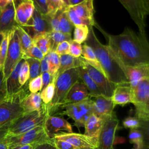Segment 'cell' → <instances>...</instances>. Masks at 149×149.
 Instances as JSON below:
<instances>
[{
	"instance_id": "58",
	"label": "cell",
	"mask_w": 149,
	"mask_h": 149,
	"mask_svg": "<svg viewBox=\"0 0 149 149\" xmlns=\"http://www.w3.org/2000/svg\"><path fill=\"white\" fill-rule=\"evenodd\" d=\"M1 8H0V15H1Z\"/></svg>"
},
{
	"instance_id": "57",
	"label": "cell",
	"mask_w": 149,
	"mask_h": 149,
	"mask_svg": "<svg viewBox=\"0 0 149 149\" xmlns=\"http://www.w3.org/2000/svg\"><path fill=\"white\" fill-rule=\"evenodd\" d=\"M143 149H149V148H146V147H143Z\"/></svg>"
},
{
	"instance_id": "1",
	"label": "cell",
	"mask_w": 149,
	"mask_h": 149,
	"mask_svg": "<svg viewBox=\"0 0 149 149\" xmlns=\"http://www.w3.org/2000/svg\"><path fill=\"white\" fill-rule=\"evenodd\" d=\"M107 45L112 56L129 66L149 64V41L131 29L126 27L118 35H108Z\"/></svg>"
},
{
	"instance_id": "36",
	"label": "cell",
	"mask_w": 149,
	"mask_h": 149,
	"mask_svg": "<svg viewBox=\"0 0 149 149\" xmlns=\"http://www.w3.org/2000/svg\"><path fill=\"white\" fill-rule=\"evenodd\" d=\"M17 29L20 36L22 49L23 54H24L33 45V41L30 36L20 26L17 25Z\"/></svg>"
},
{
	"instance_id": "27",
	"label": "cell",
	"mask_w": 149,
	"mask_h": 149,
	"mask_svg": "<svg viewBox=\"0 0 149 149\" xmlns=\"http://www.w3.org/2000/svg\"><path fill=\"white\" fill-rule=\"evenodd\" d=\"M80 80L83 82L86 86L87 90H88L90 97L93 98H97L101 95L100 91H99L97 86L88 75L87 72L83 67L78 68Z\"/></svg>"
},
{
	"instance_id": "26",
	"label": "cell",
	"mask_w": 149,
	"mask_h": 149,
	"mask_svg": "<svg viewBox=\"0 0 149 149\" xmlns=\"http://www.w3.org/2000/svg\"><path fill=\"white\" fill-rule=\"evenodd\" d=\"M44 105L45 104L43 103L41 98L40 92L36 93H30L24 98L22 102V107L24 113L39 111Z\"/></svg>"
},
{
	"instance_id": "34",
	"label": "cell",
	"mask_w": 149,
	"mask_h": 149,
	"mask_svg": "<svg viewBox=\"0 0 149 149\" xmlns=\"http://www.w3.org/2000/svg\"><path fill=\"white\" fill-rule=\"evenodd\" d=\"M47 56L49 63L48 72L53 77L56 74L59 68L60 56L55 51H50L47 54Z\"/></svg>"
},
{
	"instance_id": "48",
	"label": "cell",
	"mask_w": 149,
	"mask_h": 149,
	"mask_svg": "<svg viewBox=\"0 0 149 149\" xmlns=\"http://www.w3.org/2000/svg\"><path fill=\"white\" fill-rule=\"evenodd\" d=\"M41 75H42V90L52 82L53 80V77L50 74V73L48 72H45L41 74Z\"/></svg>"
},
{
	"instance_id": "31",
	"label": "cell",
	"mask_w": 149,
	"mask_h": 149,
	"mask_svg": "<svg viewBox=\"0 0 149 149\" xmlns=\"http://www.w3.org/2000/svg\"><path fill=\"white\" fill-rule=\"evenodd\" d=\"M33 44L38 47L45 56L50 52L51 44L48 33L36 37L33 39Z\"/></svg>"
},
{
	"instance_id": "21",
	"label": "cell",
	"mask_w": 149,
	"mask_h": 149,
	"mask_svg": "<svg viewBox=\"0 0 149 149\" xmlns=\"http://www.w3.org/2000/svg\"><path fill=\"white\" fill-rule=\"evenodd\" d=\"M17 24L15 21V5L13 1L1 10L0 33H9Z\"/></svg>"
},
{
	"instance_id": "45",
	"label": "cell",
	"mask_w": 149,
	"mask_h": 149,
	"mask_svg": "<svg viewBox=\"0 0 149 149\" xmlns=\"http://www.w3.org/2000/svg\"><path fill=\"white\" fill-rule=\"evenodd\" d=\"M8 96L6 79H5L3 68H0V101H2Z\"/></svg>"
},
{
	"instance_id": "38",
	"label": "cell",
	"mask_w": 149,
	"mask_h": 149,
	"mask_svg": "<svg viewBox=\"0 0 149 149\" xmlns=\"http://www.w3.org/2000/svg\"><path fill=\"white\" fill-rule=\"evenodd\" d=\"M9 42V33H5L0 45V68L3 67L6 59Z\"/></svg>"
},
{
	"instance_id": "15",
	"label": "cell",
	"mask_w": 149,
	"mask_h": 149,
	"mask_svg": "<svg viewBox=\"0 0 149 149\" xmlns=\"http://www.w3.org/2000/svg\"><path fill=\"white\" fill-rule=\"evenodd\" d=\"M44 128L51 139L61 134L73 133L72 125L69 122L62 117L55 115H48L47 117Z\"/></svg>"
},
{
	"instance_id": "33",
	"label": "cell",
	"mask_w": 149,
	"mask_h": 149,
	"mask_svg": "<svg viewBox=\"0 0 149 149\" xmlns=\"http://www.w3.org/2000/svg\"><path fill=\"white\" fill-rule=\"evenodd\" d=\"M130 142L133 144V149H143L144 141L143 135L139 129H130L129 133Z\"/></svg>"
},
{
	"instance_id": "9",
	"label": "cell",
	"mask_w": 149,
	"mask_h": 149,
	"mask_svg": "<svg viewBox=\"0 0 149 149\" xmlns=\"http://www.w3.org/2000/svg\"><path fill=\"white\" fill-rule=\"evenodd\" d=\"M61 109L64 110L59 114L72 119L76 127H84L86 122L93 113V100L90 98L77 103L63 105Z\"/></svg>"
},
{
	"instance_id": "32",
	"label": "cell",
	"mask_w": 149,
	"mask_h": 149,
	"mask_svg": "<svg viewBox=\"0 0 149 149\" xmlns=\"http://www.w3.org/2000/svg\"><path fill=\"white\" fill-rule=\"evenodd\" d=\"M89 28L84 25L76 26L74 27L73 40L81 44L84 43L87 39Z\"/></svg>"
},
{
	"instance_id": "24",
	"label": "cell",
	"mask_w": 149,
	"mask_h": 149,
	"mask_svg": "<svg viewBox=\"0 0 149 149\" xmlns=\"http://www.w3.org/2000/svg\"><path fill=\"white\" fill-rule=\"evenodd\" d=\"M24 61V59H22L19 62L15 67L10 75L6 79V86L8 95H13L19 91L23 87L19 81V72L21 66Z\"/></svg>"
},
{
	"instance_id": "56",
	"label": "cell",
	"mask_w": 149,
	"mask_h": 149,
	"mask_svg": "<svg viewBox=\"0 0 149 149\" xmlns=\"http://www.w3.org/2000/svg\"><path fill=\"white\" fill-rule=\"evenodd\" d=\"M146 5H147V10L148 13L149 15V0H146Z\"/></svg>"
},
{
	"instance_id": "54",
	"label": "cell",
	"mask_w": 149,
	"mask_h": 149,
	"mask_svg": "<svg viewBox=\"0 0 149 149\" xmlns=\"http://www.w3.org/2000/svg\"><path fill=\"white\" fill-rule=\"evenodd\" d=\"M5 137L0 141V149H8V145Z\"/></svg>"
},
{
	"instance_id": "2",
	"label": "cell",
	"mask_w": 149,
	"mask_h": 149,
	"mask_svg": "<svg viewBox=\"0 0 149 149\" xmlns=\"http://www.w3.org/2000/svg\"><path fill=\"white\" fill-rule=\"evenodd\" d=\"M84 43L93 49L106 77L111 82L116 85L129 83L108 46L102 44L98 40L93 27L89 28L88 36Z\"/></svg>"
},
{
	"instance_id": "43",
	"label": "cell",
	"mask_w": 149,
	"mask_h": 149,
	"mask_svg": "<svg viewBox=\"0 0 149 149\" xmlns=\"http://www.w3.org/2000/svg\"><path fill=\"white\" fill-rule=\"evenodd\" d=\"M123 126L126 129H139L140 124V119L136 116H128L123 120Z\"/></svg>"
},
{
	"instance_id": "29",
	"label": "cell",
	"mask_w": 149,
	"mask_h": 149,
	"mask_svg": "<svg viewBox=\"0 0 149 149\" xmlns=\"http://www.w3.org/2000/svg\"><path fill=\"white\" fill-rule=\"evenodd\" d=\"M51 44V51H55L58 45L63 41L70 42L72 40V34H65L61 31H52L48 33Z\"/></svg>"
},
{
	"instance_id": "28",
	"label": "cell",
	"mask_w": 149,
	"mask_h": 149,
	"mask_svg": "<svg viewBox=\"0 0 149 149\" xmlns=\"http://www.w3.org/2000/svg\"><path fill=\"white\" fill-rule=\"evenodd\" d=\"M82 48L83 49L81 56L84 58L86 62L105 76V74L101 65L100 64L93 49L86 43H84L83 45H82Z\"/></svg>"
},
{
	"instance_id": "44",
	"label": "cell",
	"mask_w": 149,
	"mask_h": 149,
	"mask_svg": "<svg viewBox=\"0 0 149 149\" xmlns=\"http://www.w3.org/2000/svg\"><path fill=\"white\" fill-rule=\"evenodd\" d=\"M82 49V45L74 41L72 39V40L70 42L69 54L74 57L79 58L81 56Z\"/></svg>"
},
{
	"instance_id": "59",
	"label": "cell",
	"mask_w": 149,
	"mask_h": 149,
	"mask_svg": "<svg viewBox=\"0 0 149 149\" xmlns=\"http://www.w3.org/2000/svg\"><path fill=\"white\" fill-rule=\"evenodd\" d=\"M94 149H98V148H94Z\"/></svg>"
},
{
	"instance_id": "20",
	"label": "cell",
	"mask_w": 149,
	"mask_h": 149,
	"mask_svg": "<svg viewBox=\"0 0 149 149\" xmlns=\"http://www.w3.org/2000/svg\"><path fill=\"white\" fill-rule=\"evenodd\" d=\"M115 107V105L111 98H107L101 95L95 98V100H93V113L105 120L114 112Z\"/></svg>"
},
{
	"instance_id": "11",
	"label": "cell",
	"mask_w": 149,
	"mask_h": 149,
	"mask_svg": "<svg viewBox=\"0 0 149 149\" xmlns=\"http://www.w3.org/2000/svg\"><path fill=\"white\" fill-rule=\"evenodd\" d=\"M122 6L129 13L132 19L137 25L139 33L147 38L146 27V20L148 15L146 0H119Z\"/></svg>"
},
{
	"instance_id": "14",
	"label": "cell",
	"mask_w": 149,
	"mask_h": 149,
	"mask_svg": "<svg viewBox=\"0 0 149 149\" xmlns=\"http://www.w3.org/2000/svg\"><path fill=\"white\" fill-rule=\"evenodd\" d=\"M83 68L93 80L101 95L107 98H111L116 85L111 82L101 72L91 66L86 62Z\"/></svg>"
},
{
	"instance_id": "4",
	"label": "cell",
	"mask_w": 149,
	"mask_h": 149,
	"mask_svg": "<svg viewBox=\"0 0 149 149\" xmlns=\"http://www.w3.org/2000/svg\"><path fill=\"white\" fill-rule=\"evenodd\" d=\"M56 77L54 95L52 101L47 104L49 115L56 114L61 109L70 89L80 80L78 68L69 69Z\"/></svg>"
},
{
	"instance_id": "49",
	"label": "cell",
	"mask_w": 149,
	"mask_h": 149,
	"mask_svg": "<svg viewBox=\"0 0 149 149\" xmlns=\"http://www.w3.org/2000/svg\"><path fill=\"white\" fill-rule=\"evenodd\" d=\"M49 70V63L47 55H46L44 58L40 61V73L41 74L47 72Z\"/></svg>"
},
{
	"instance_id": "18",
	"label": "cell",
	"mask_w": 149,
	"mask_h": 149,
	"mask_svg": "<svg viewBox=\"0 0 149 149\" xmlns=\"http://www.w3.org/2000/svg\"><path fill=\"white\" fill-rule=\"evenodd\" d=\"M15 5V21L17 25L24 26L30 19L35 9L33 1L25 0L16 1H13Z\"/></svg>"
},
{
	"instance_id": "52",
	"label": "cell",
	"mask_w": 149,
	"mask_h": 149,
	"mask_svg": "<svg viewBox=\"0 0 149 149\" xmlns=\"http://www.w3.org/2000/svg\"><path fill=\"white\" fill-rule=\"evenodd\" d=\"M8 134V127L0 128V141L4 139Z\"/></svg>"
},
{
	"instance_id": "17",
	"label": "cell",
	"mask_w": 149,
	"mask_h": 149,
	"mask_svg": "<svg viewBox=\"0 0 149 149\" xmlns=\"http://www.w3.org/2000/svg\"><path fill=\"white\" fill-rule=\"evenodd\" d=\"M114 59L124 73L132 89L143 79L149 77V64L129 66L123 65L115 58Z\"/></svg>"
},
{
	"instance_id": "6",
	"label": "cell",
	"mask_w": 149,
	"mask_h": 149,
	"mask_svg": "<svg viewBox=\"0 0 149 149\" xmlns=\"http://www.w3.org/2000/svg\"><path fill=\"white\" fill-rule=\"evenodd\" d=\"M23 56L19 33L16 25L9 32L8 52L3 67L5 79L8 77L19 61L23 59Z\"/></svg>"
},
{
	"instance_id": "5",
	"label": "cell",
	"mask_w": 149,
	"mask_h": 149,
	"mask_svg": "<svg viewBox=\"0 0 149 149\" xmlns=\"http://www.w3.org/2000/svg\"><path fill=\"white\" fill-rule=\"evenodd\" d=\"M49 115L47 104L39 111L24 113L8 127V135H18L35 127L44 126L47 117Z\"/></svg>"
},
{
	"instance_id": "42",
	"label": "cell",
	"mask_w": 149,
	"mask_h": 149,
	"mask_svg": "<svg viewBox=\"0 0 149 149\" xmlns=\"http://www.w3.org/2000/svg\"><path fill=\"white\" fill-rule=\"evenodd\" d=\"M42 86V79L41 74L28 81V88L29 91L31 93H36L41 91Z\"/></svg>"
},
{
	"instance_id": "23",
	"label": "cell",
	"mask_w": 149,
	"mask_h": 149,
	"mask_svg": "<svg viewBox=\"0 0 149 149\" xmlns=\"http://www.w3.org/2000/svg\"><path fill=\"white\" fill-rule=\"evenodd\" d=\"M59 56L60 66L56 74L55 75L56 76L69 69L83 67L86 62L82 56L76 58L69 54L62 55Z\"/></svg>"
},
{
	"instance_id": "10",
	"label": "cell",
	"mask_w": 149,
	"mask_h": 149,
	"mask_svg": "<svg viewBox=\"0 0 149 149\" xmlns=\"http://www.w3.org/2000/svg\"><path fill=\"white\" fill-rule=\"evenodd\" d=\"M6 140L8 147H13L20 145H37L44 143H52L47 134L44 126L35 127L27 132L18 135H7Z\"/></svg>"
},
{
	"instance_id": "16",
	"label": "cell",
	"mask_w": 149,
	"mask_h": 149,
	"mask_svg": "<svg viewBox=\"0 0 149 149\" xmlns=\"http://www.w3.org/2000/svg\"><path fill=\"white\" fill-rule=\"evenodd\" d=\"M54 139L66 141L80 149H94L98 147V140L84 134L73 132L61 134L55 136Z\"/></svg>"
},
{
	"instance_id": "25",
	"label": "cell",
	"mask_w": 149,
	"mask_h": 149,
	"mask_svg": "<svg viewBox=\"0 0 149 149\" xmlns=\"http://www.w3.org/2000/svg\"><path fill=\"white\" fill-rule=\"evenodd\" d=\"M104 119L93 113L88 119L84 125V134L98 140Z\"/></svg>"
},
{
	"instance_id": "7",
	"label": "cell",
	"mask_w": 149,
	"mask_h": 149,
	"mask_svg": "<svg viewBox=\"0 0 149 149\" xmlns=\"http://www.w3.org/2000/svg\"><path fill=\"white\" fill-rule=\"evenodd\" d=\"M93 2V0H83L80 3L67 8L68 17L74 27L84 25L90 28L95 26Z\"/></svg>"
},
{
	"instance_id": "47",
	"label": "cell",
	"mask_w": 149,
	"mask_h": 149,
	"mask_svg": "<svg viewBox=\"0 0 149 149\" xmlns=\"http://www.w3.org/2000/svg\"><path fill=\"white\" fill-rule=\"evenodd\" d=\"M69 47H70V42L63 41L58 45L55 52L59 55L69 54Z\"/></svg>"
},
{
	"instance_id": "12",
	"label": "cell",
	"mask_w": 149,
	"mask_h": 149,
	"mask_svg": "<svg viewBox=\"0 0 149 149\" xmlns=\"http://www.w3.org/2000/svg\"><path fill=\"white\" fill-rule=\"evenodd\" d=\"M119 120L115 111L104 121L98 138V149H115L114 141Z\"/></svg>"
},
{
	"instance_id": "22",
	"label": "cell",
	"mask_w": 149,
	"mask_h": 149,
	"mask_svg": "<svg viewBox=\"0 0 149 149\" xmlns=\"http://www.w3.org/2000/svg\"><path fill=\"white\" fill-rule=\"evenodd\" d=\"M111 98L115 106H124L132 103V90L130 84L128 83L116 85Z\"/></svg>"
},
{
	"instance_id": "8",
	"label": "cell",
	"mask_w": 149,
	"mask_h": 149,
	"mask_svg": "<svg viewBox=\"0 0 149 149\" xmlns=\"http://www.w3.org/2000/svg\"><path fill=\"white\" fill-rule=\"evenodd\" d=\"M132 90V104L136 117L140 120L149 119V77L140 81Z\"/></svg>"
},
{
	"instance_id": "39",
	"label": "cell",
	"mask_w": 149,
	"mask_h": 149,
	"mask_svg": "<svg viewBox=\"0 0 149 149\" xmlns=\"http://www.w3.org/2000/svg\"><path fill=\"white\" fill-rule=\"evenodd\" d=\"M140 124L139 129L140 130L144 141V147L149 148V119L140 120Z\"/></svg>"
},
{
	"instance_id": "19",
	"label": "cell",
	"mask_w": 149,
	"mask_h": 149,
	"mask_svg": "<svg viewBox=\"0 0 149 149\" xmlns=\"http://www.w3.org/2000/svg\"><path fill=\"white\" fill-rule=\"evenodd\" d=\"M91 98L88 90L80 80L77 81L69 91L62 106L77 103Z\"/></svg>"
},
{
	"instance_id": "50",
	"label": "cell",
	"mask_w": 149,
	"mask_h": 149,
	"mask_svg": "<svg viewBox=\"0 0 149 149\" xmlns=\"http://www.w3.org/2000/svg\"><path fill=\"white\" fill-rule=\"evenodd\" d=\"M34 149H56L52 143H44L36 145Z\"/></svg>"
},
{
	"instance_id": "3",
	"label": "cell",
	"mask_w": 149,
	"mask_h": 149,
	"mask_svg": "<svg viewBox=\"0 0 149 149\" xmlns=\"http://www.w3.org/2000/svg\"><path fill=\"white\" fill-rule=\"evenodd\" d=\"M28 83L17 93L0 101V128L9 126L24 113L22 102L29 94Z\"/></svg>"
},
{
	"instance_id": "40",
	"label": "cell",
	"mask_w": 149,
	"mask_h": 149,
	"mask_svg": "<svg viewBox=\"0 0 149 149\" xmlns=\"http://www.w3.org/2000/svg\"><path fill=\"white\" fill-rule=\"evenodd\" d=\"M44 56L45 55L42 53L39 48L33 44L23 54V58H33L41 61L44 58Z\"/></svg>"
},
{
	"instance_id": "37",
	"label": "cell",
	"mask_w": 149,
	"mask_h": 149,
	"mask_svg": "<svg viewBox=\"0 0 149 149\" xmlns=\"http://www.w3.org/2000/svg\"><path fill=\"white\" fill-rule=\"evenodd\" d=\"M29 66L30 78L29 80H32L41 74L40 73V61L33 58L24 59Z\"/></svg>"
},
{
	"instance_id": "53",
	"label": "cell",
	"mask_w": 149,
	"mask_h": 149,
	"mask_svg": "<svg viewBox=\"0 0 149 149\" xmlns=\"http://www.w3.org/2000/svg\"><path fill=\"white\" fill-rule=\"evenodd\" d=\"M13 0H0V8L1 10L3 9L9 3Z\"/></svg>"
},
{
	"instance_id": "55",
	"label": "cell",
	"mask_w": 149,
	"mask_h": 149,
	"mask_svg": "<svg viewBox=\"0 0 149 149\" xmlns=\"http://www.w3.org/2000/svg\"><path fill=\"white\" fill-rule=\"evenodd\" d=\"M4 34L5 33H0V45H1V42L2 41V39L3 38V36H4Z\"/></svg>"
},
{
	"instance_id": "35",
	"label": "cell",
	"mask_w": 149,
	"mask_h": 149,
	"mask_svg": "<svg viewBox=\"0 0 149 149\" xmlns=\"http://www.w3.org/2000/svg\"><path fill=\"white\" fill-rule=\"evenodd\" d=\"M56 77V76H53V80L52 82L46 87L43 88L40 92L41 100L43 103L45 104H49L53 98L55 91V82Z\"/></svg>"
},
{
	"instance_id": "46",
	"label": "cell",
	"mask_w": 149,
	"mask_h": 149,
	"mask_svg": "<svg viewBox=\"0 0 149 149\" xmlns=\"http://www.w3.org/2000/svg\"><path fill=\"white\" fill-rule=\"evenodd\" d=\"M52 140L56 149H80L66 141L56 140L55 139H52Z\"/></svg>"
},
{
	"instance_id": "51",
	"label": "cell",
	"mask_w": 149,
	"mask_h": 149,
	"mask_svg": "<svg viewBox=\"0 0 149 149\" xmlns=\"http://www.w3.org/2000/svg\"><path fill=\"white\" fill-rule=\"evenodd\" d=\"M36 145H20V146H16L13 147H8V149H34V147Z\"/></svg>"
},
{
	"instance_id": "13",
	"label": "cell",
	"mask_w": 149,
	"mask_h": 149,
	"mask_svg": "<svg viewBox=\"0 0 149 149\" xmlns=\"http://www.w3.org/2000/svg\"><path fill=\"white\" fill-rule=\"evenodd\" d=\"M32 38L52 31L49 18L34 9L33 16L24 26H20Z\"/></svg>"
},
{
	"instance_id": "41",
	"label": "cell",
	"mask_w": 149,
	"mask_h": 149,
	"mask_svg": "<svg viewBox=\"0 0 149 149\" xmlns=\"http://www.w3.org/2000/svg\"><path fill=\"white\" fill-rule=\"evenodd\" d=\"M30 78L29 66L27 62L24 59L19 72V81L22 86L25 85Z\"/></svg>"
},
{
	"instance_id": "30",
	"label": "cell",
	"mask_w": 149,
	"mask_h": 149,
	"mask_svg": "<svg viewBox=\"0 0 149 149\" xmlns=\"http://www.w3.org/2000/svg\"><path fill=\"white\" fill-rule=\"evenodd\" d=\"M66 9L62 10L59 12L58 29L59 31L65 34H71L74 26L68 17Z\"/></svg>"
}]
</instances>
